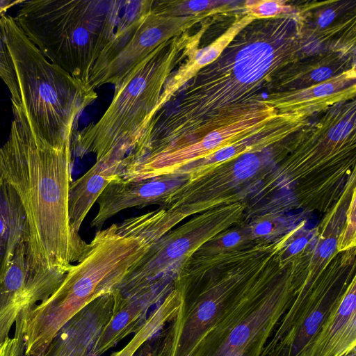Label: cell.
I'll return each instance as SVG.
<instances>
[{"label": "cell", "mask_w": 356, "mask_h": 356, "mask_svg": "<svg viewBox=\"0 0 356 356\" xmlns=\"http://www.w3.org/2000/svg\"><path fill=\"white\" fill-rule=\"evenodd\" d=\"M336 1L333 2V6H324L323 10L318 11L315 17L312 27L315 28L314 30H306L302 28V33H311L321 31L323 28H327L332 24L336 17L338 16L342 6L335 5ZM313 27V28H314Z\"/></svg>", "instance_id": "44dd1931"}, {"label": "cell", "mask_w": 356, "mask_h": 356, "mask_svg": "<svg viewBox=\"0 0 356 356\" xmlns=\"http://www.w3.org/2000/svg\"><path fill=\"white\" fill-rule=\"evenodd\" d=\"M122 170V163L95 162L82 176L72 181L69 190L68 210L70 227L77 234L81 226L106 187L118 179Z\"/></svg>", "instance_id": "5bb4252c"}, {"label": "cell", "mask_w": 356, "mask_h": 356, "mask_svg": "<svg viewBox=\"0 0 356 356\" xmlns=\"http://www.w3.org/2000/svg\"><path fill=\"white\" fill-rule=\"evenodd\" d=\"M303 46L296 17L253 20L156 113L146 139L156 150L178 148L264 108L263 90L304 57Z\"/></svg>", "instance_id": "6da1fadb"}, {"label": "cell", "mask_w": 356, "mask_h": 356, "mask_svg": "<svg viewBox=\"0 0 356 356\" xmlns=\"http://www.w3.org/2000/svg\"><path fill=\"white\" fill-rule=\"evenodd\" d=\"M289 114L279 113L266 105L191 144L138 159L131 165L132 175L136 179H147L175 174L188 164L264 131Z\"/></svg>", "instance_id": "9c48e42d"}, {"label": "cell", "mask_w": 356, "mask_h": 356, "mask_svg": "<svg viewBox=\"0 0 356 356\" xmlns=\"http://www.w3.org/2000/svg\"><path fill=\"white\" fill-rule=\"evenodd\" d=\"M204 21L194 34L188 31L160 44L116 83L101 118L72 136V152L88 154L95 162L122 163L156 115L163 88L174 69L197 49L209 26Z\"/></svg>", "instance_id": "277c9868"}, {"label": "cell", "mask_w": 356, "mask_h": 356, "mask_svg": "<svg viewBox=\"0 0 356 356\" xmlns=\"http://www.w3.org/2000/svg\"><path fill=\"white\" fill-rule=\"evenodd\" d=\"M253 20V17L245 13L241 17H236L232 25L216 40L206 47L197 49L188 56L165 83L156 108V115L201 69L216 60L236 35Z\"/></svg>", "instance_id": "9a60e30c"}, {"label": "cell", "mask_w": 356, "mask_h": 356, "mask_svg": "<svg viewBox=\"0 0 356 356\" xmlns=\"http://www.w3.org/2000/svg\"><path fill=\"white\" fill-rule=\"evenodd\" d=\"M355 277L317 332L305 356L356 355Z\"/></svg>", "instance_id": "4fadbf2b"}, {"label": "cell", "mask_w": 356, "mask_h": 356, "mask_svg": "<svg viewBox=\"0 0 356 356\" xmlns=\"http://www.w3.org/2000/svg\"><path fill=\"white\" fill-rule=\"evenodd\" d=\"M0 29L31 129L54 146L71 145L78 118L97 98L95 90L49 61L13 17L2 13Z\"/></svg>", "instance_id": "8992f818"}, {"label": "cell", "mask_w": 356, "mask_h": 356, "mask_svg": "<svg viewBox=\"0 0 356 356\" xmlns=\"http://www.w3.org/2000/svg\"><path fill=\"white\" fill-rule=\"evenodd\" d=\"M127 1L24 0L13 17L46 58L89 84L102 67Z\"/></svg>", "instance_id": "5b68a950"}, {"label": "cell", "mask_w": 356, "mask_h": 356, "mask_svg": "<svg viewBox=\"0 0 356 356\" xmlns=\"http://www.w3.org/2000/svg\"><path fill=\"white\" fill-rule=\"evenodd\" d=\"M20 349L17 341L8 338L0 344V356H19Z\"/></svg>", "instance_id": "7402d4cb"}, {"label": "cell", "mask_w": 356, "mask_h": 356, "mask_svg": "<svg viewBox=\"0 0 356 356\" xmlns=\"http://www.w3.org/2000/svg\"><path fill=\"white\" fill-rule=\"evenodd\" d=\"M190 174L175 173L147 179L127 180L120 176L112 181L97 200L99 209L90 222L96 230L119 212L133 207L162 205L188 181Z\"/></svg>", "instance_id": "8fae6325"}, {"label": "cell", "mask_w": 356, "mask_h": 356, "mask_svg": "<svg viewBox=\"0 0 356 356\" xmlns=\"http://www.w3.org/2000/svg\"><path fill=\"white\" fill-rule=\"evenodd\" d=\"M294 292L285 279L228 284L212 316L186 335L192 345L188 356H262Z\"/></svg>", "instance_id": "52a82bcc"}, {"label": "cell", "mask_w": 356, "mask_h": 356, "mask_svg": "<svg viewBox=\"0 0 356 356\" xmlns=\"http://www.w3.org/2000/svg\"><path fill=\"white\" fill-rule=\"evenodd\" d=\"M2 14V13H1ZM0 14V15H1ZM0 79L6 86L12 103L21 104L22 99L12 60L0 29Z\"/></svg>", "instance_id": "ffe728a7"}, {"label": "cell", "mask_w": 356, "mask_h": 356, "mask_svg": "<svg viewBox=\"0 0 356 356\" xmlns=\"http://www.w3.org/2000/svg\"><path fill=\"white\" fill-rule=\"evenodd\" d=\"M24 0H0V13H6L10 8L19 6Z\"/></svg>", "instance_id": "603a6c76"}, {"label": "cell", "mask_w": 356, "mask_h": 356, "mask_svg": "<svg viewBox=\"0 0 356 356\" xmlns=\"http://www.w3.org/2000/svg\"><path fill=\"white\" fill-rule=\"evenodd\" d=\"M25 214L16 193L0 180V278L25 238Z\"/></svg>", "instance_id": "2e32d148"}, {"label": "cell", "mask_w": 356, "mask_h": 356, "mask_svg": "<svg viewBox=\"0 0 356 356\" xmlns=\"http://www.w3.org/2000/svg\"><path fill=\"white\" fill-rule=\"evenodd\" d=\"M149 246L141 238L119 232L117 224L97 230L56 289L17 318L15 335L24 356L42 353L83 309L115 291Z\"/></svg>", "instance_id": "3957f363"}, {"label": "cell", "mask_w": 356, "mask_h": 356, "mask_svg": "<svg viewBox=\"0 0 356 356\" xmlns=\"http://www.w3.org/2000/svg\"><path fill=\"white\" fill-rule=\"evenodd\" d=\"M216 1H154L152 10L165 15L184 17L201 14L215 15L225 11L227 4Z\"/></svg>", "instance_id": "ac0fdd59"}, {"label": "cell", "mask_w": 356, "mask_h": 356, "mask_svg": "<svg viewBox=\"0 0 356 356\" xmlns=\"http://www.w3.org/2000/svg\"><path fill=\"white\" fill-rule=\"evenodd\" d=\"M239 204L217 207L172 229L152 243L116 291L126 298L168 295L178 284L190 258L226 226Z\"/></svg>", "instance_id": "ba28073f"}, {"label": "cell", "mask_w": 356, "mask_h": 356, "mask_svg": "<svg viewBox=\"0 0 356 356\" xmlns=\"http://www.w3.org/2000/svg\"><path fill=\"white\" fill-rule=\"evenodd\" d=\"M0 14H1V13H0Z\"/></svg>", "instance_id": "cb8c5ba5"}, {"label": "cell", "mask_w": 356, "mask_h": 356, "mask_svg": "<svg viewBox=\"0 0 356 356\" xmlns=\"http://www.w3.org/2000/svg\"><path fill=\"white\" fill-rule=\"evenodd\" d=\"M211 15L201 14L174 17L161 15L151 10L113 58L99 74L90 81V86L94 90L106 83L115 86L160 44L190 31L196 24Z\"/></svg>", "instance_id": "30bf717a"}, {"label": "cell", "mask_w": 356, "mask_h": 356, "mask_svg": "<svg viewBox=\"0 0 356 356\" xmlns=\"http://www.w3.org/2000/svg\"><path fill=\"white\" fill-rule=\"evenodd\" d=\"M86 330L81 322L70 321L47 349L37 356H86L89 334H85Z\"/></svg>", "instance_id": "e0dca14e"}, {"label": "cell", "mask_w": 356, "mask_h": 356, "mask_svg": "<svg viewBox=\"0 0 356 356\" xmlns=\"http://www.w3.org/2000/svg\"><path fill=\"white\" fill-rule=\"evenodd\" d=\"M12 109L9 136L0 146V180L24 211L29 278L58 282L88 248L70 223L71 145L56 147L37 136L22 104L12 103Z\"/></svg>", "instance_id": "7a4b0ae2"}, {"label": "cell", "mask_w": 356, "mask_h": 356, "mask_svg": "<svg viewBox=\"0 0 356 356\" xmlns=\"http://www.w3.org/2000/svg\"><path fill=\"white\" fill-rule=\"evenodd\" d=\"M355 66L330 79L306 88L271 92L263 104L279 113H296L309 117L337 104L354 99Z\"/></svg>", "instance_id": "7c38bea8"}, {"label": "cell", "mask_w": 356, "mask_h": 356, "mask_svg": "<svg viewBox=\"0 0 356 356\" xmlns=\"http://www.w3.org/2000/svg\"><path fill=\"white\" fill-rule=\"evenodd\" d=\"M245 13L254 19H270L298 15L286 1L256 0L244 3Z\"/></svg>", "instance_id": "d6986e66"}]
</instances>
